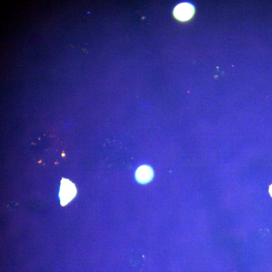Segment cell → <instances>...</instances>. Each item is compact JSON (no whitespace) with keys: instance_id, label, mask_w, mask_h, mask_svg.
I'll return each instance as SVG.
<instances>
[{"instance_id":"obj_2","label":"cell","mask_w":272,"mask_h":272,"mask_svg":"<svg viewBox=\"0 0 272 272\" xmlns=\"http://www.w3.org/2000/svg\"><path fill=\"white\" fill-rule=\"evenodd\" d=\"M154 172L152 167L147 165H143L138 168L135 173V177L138 182L146 184L153 178Z\"/></svg>"},{"instance_id":"obj_3","label":"cell","mask_w":272,"mask_h":272,"mask_svg":"<svg viewBox=\"0 0 272 272\" xmlns=\"http://www.w3.org/2000/svg\"><path fill=\"white\" fill-rule=\"evenodd\" d=\"M193 11L192 6L188 3H182L175 8L174 13L177 19L185 21L191 17Z\"/></svg>"},{"instance_id":"obj_4","label":"cell","mask_w":272,"mask_h":272,"mask_svg":"<svg viewBox=\"0 0 272 272\" xmlns=\"http://www.w3.org/2000/svg\"><path fill=\"white\" fill-rule=\"evenodd\" d=\"M269 192L270 195L272 197V184L269 186Z\"/></svg>"},{"instance_id":"obj_1","label":"cell","mask_w":272,"mask_h":272,"mask_svg":"<svg viewBox=\"0 0 272 272\" xmlns=\"http://www.w3.org/2000/svg\"><path fill=\"white\" fill-rule=\"evenodd\" d=\"M76 193L75 185L68 179L63 178L61 181L59 196L62 206L71 201Z\"/></svg>"}]
</instances>
